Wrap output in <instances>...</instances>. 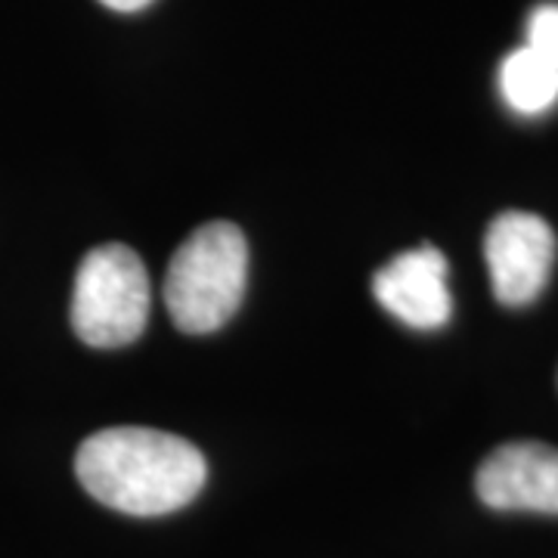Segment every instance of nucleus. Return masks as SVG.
<instances>
[{"mask_svg": "<svg viewBox=\"0 0 558 558\" xmlns=\"http://www.w3.org/2000/svg\"><path fill=\"white\" fill-rule=\"evenodd\" d=\"M475 490L499 512L558 515V450L539 440H512L481 462Z\"/></svg>", "mask_w": 558, "mask_h": 558, "instance_id": "5", "label": "nucleus"}, {"mask_svg": "<svg viewBox=\"0 0 558 558\" xmlns=\"http://www.w3.org/2000/svg\"><path fill=\"white\" fill-rule=\"evenodd\" d=\"M381 307L413 329H438L453 314L447 289V258L435 245H418L388 260L373 277Z\"/></svg>", "mask_w": 558, "mask_h": 558, "instance_id": "6", "label": "nucleus"}, {"mask_svg": "<svg viewBox=\"0 0 558 558\" xmlns=\"http://www.w3.org/2000/svg\"><path fill=\"white\" fill-rule=\"evenodd\" d=\"M524 47H531L558 72V3H543L531 13Z\"/></svg>", "mask_w": 558, "mask_h": 558, "instance_id": "8", "label": "nucleus"}, {"mask_svg": "<svg viewBox=\"0 0 558 558\" xmlns=\"http://www.w3.org/2000/svg\"><path fill=\"white\" fill-rule=\"evenodd\" d=\"M75 475L102 506L137 519H159L199 497L208 465L190 440L124 425L81 444Z\"/></svg>", "mask_w": 558, "mask_h": 558, "instance_id": "1", "label": "nucleus"}, {"mask_svg": "<svg viewBox=\"0 0 558 558\" xmlns=\"http://www.w3.org/2000/svg\"><path fill=\"white\" fill-rule=\"evenodd\" d=\"M248 245L236 223L211 220L180 242L165 277V307L180 332L205 336L240 311Z\"/></svg>", "mask_w": 558, "mask_h": 558, "instance_id": "2", "label": "nucleus"}, {"mask_svg": "<svg viewBox=\"0 0 558 558\" xmlns=\"http://www.w3.org/2000/svg\"><path fill=\"white\" fill-rule=\"evenodd\" d=\"M499 90L515 112L539 116L558 100V72L531 47H521L499 65Z\"/></svg>", "mask_w": 558, "mask_h": 558, "instance_id": "7", "label": "nucleus"}, {"mask_svg": "<svg viewBox=\"0 0 558 558\" xmlns=\"http://www.w3.org/2000/svg\"><path fill=\"white\" fill-rule=\"evenodd\" d=\"M149 277L134 248L106 242L90 248L75 274L72 329L90 348H121L143 336L149 319Z\"/></svg>", "mask_w": 558, "mask_h": 558, "instance_id": "3", "label": "nucleus"}, {"mask_svg": "<svg viewBox=\"0 0 558 558\" xmlns=\"http://www.w3.org/2000/svg\"><path fill=\"white\" fill-rule=\"evenodd\" d=\"M484 258L490 267L494 295L509 307L537 299L553 277L556 233L537 215L502 211L484 236Z\"/></svg>", "mask_w": 558, "mask_h": 558, "instance_id": "4", "label": "nucleus"}, {"mask_svg": "<svg viewBox=\"0 0 558 558\" xmlns=\"http://www.w3.org/2000/svg\"><path fill=\"white\" fill-rule=\"evenodd\" d=\"M102 7L116 10V13H137L143 7H149L153 0H100Z\"/></svg>", "mask_w": 558, "mask_h": 558, "instance_id": "9", "label": "nucleus"}]
</instances>
